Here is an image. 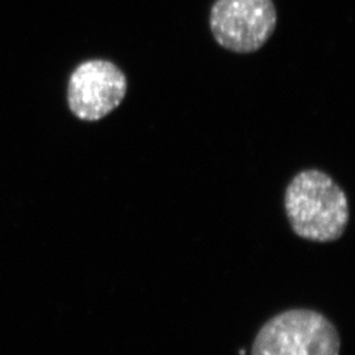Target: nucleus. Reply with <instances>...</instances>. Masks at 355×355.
I'll list each match as a JSON object with an SVG mask.
<instances>
[{
    "instance_id": "obj_1",
    "label": "nucleus",
    "mask_w": 355,
    "mask_h": 355,
    "mask_svg": "<svg viewBox=\"0 0 355 355\" xmlns=\"http://www.w3.org/2000/svg\"><path fill=\"white\" fill-rule=\"evenodd\" d=\"M284 209L293 233L308 241H337L350 218L345 191L316 168L292 178L284 192Z\"/></svg>"
},
{
    "instance_id": "obj_2",
    "label": "nucleus",
    "mask_w": 355,
    "mask_h": 355,
    "mask_svg": "<svg viewBox=\"0 0 355 355\" xmlns=\"http://www.w3.org/2000/svg\"><path fill=\"white\" fill-rule=\"evenodd\" d=\"M336 327L320 312L288 309L270 318L258 331L252 355H340Z\"/></svg>"
},
{
    "instance_id": "obj_3",
    "label": "nucleus",
    "mask_w": 355,
    "mask_h": 355,
    "mask_svg": "<svg viewBox=\"0 0 355 355\" xmlns=\"http://www.w3.org/2000/svg\"><path fill=\"white\" fill-rule=\"evenodd\" d=\"M277 23L272 0H216L209 15L216 42L239 54L259 51L275 32Z\"/></svg>"
},
{
    "instance_id": "obj_4",
    "label": "nucleus",
    "mask_w": 355,
    "mask_h": 355,
    "mask_svg": "<svg viewBox=\"0 0 355 355\" xmlns=\"http://www.w3.org/2000/svg\"><path fill=\"white\" fill-rule=\"evenodd\" d=\"M127 89V76L117 64L108 60H89L70 76L67 102L78 119L98 121L121 104Z\"/></svg>"
}]
</instances>
